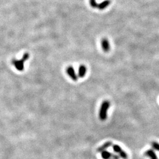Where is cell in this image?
I'll return each mask as SVG.
<instances>
[{
  "instance_id": "cell-3",
  "label": "cell",
  "mask_w": 159,
  "mask_h": 159,
  "mask_svg": "<svg viewBox=\"0 0 159 159\" xmlns=\"http://www.w3.org/2000/svg\"><path fill=\"white\" fill-rule=\"evenodd\" d=\"M113 150L116 153L118 154V156L122 158L123 159H127L128 158V155L126 153V152L123 151V149L120 146H119L117 144H114L113 145Z\"/></svg>"
},
{
  "instance_id": "cell-9",
  "label": "cell",
  "mask_w": 159,
  "mask_h": 159,
  "mask_svg": "<svg viewBox=\"0 0 159 159\" xmlns=\"http://www.w3.org/2000/svg\"><path fill=\"white\" fill-rule=\"evenodd\" d=\"M111 3L110 0H105V1H103L100 4H98V7L100 10H104L106 7H107Z\"/></svg>"
},
{
  "instance_id": "cell-7",
  "label": "cell",
  "mask_w": 159,
  "mask_h": 159,
  "mask_svg": "<svg viewBox=\"0 0 159 159\" xmlns=\"http://www.w3.org/2000/svg\"><path fill=\"white\" fill-rule=\"evenodd\" d=\"M87 73V68L85 65H82L80 66L78 69V76L80 77H84Z\"/></svg>"
},
{
  "instance_id": "cell-8",
  "label": "cell",
  "mask_w": 159,
  "mask_h": 159,
  "mask_svg": "<svg viewBox=\"0 0 159 159\" xmlns=\"http://www.w3.org/2000/svg\"><path fill=\"white\" fill-rule=\"evenodd\" d=\"M112 145V143L111 141H107L106 143H105L104 144H103L101 147H100L98 149H97V152H102L104 150H105L107 148H109L110 146Z\"/></svg>"
},
{
  "instance_id": "cell-5",
  "label": "cell",
  "mask_w": 159,
  "mask_h": 159,
  "mask_svg": "<svg viewBox=\"0 0 159 159\" xmlns=\"http://www.w3.org/2000/svg\"><path fill=\"white\" fill-rule=\"evenodd\" d=\"M101 45H102V48L104 52H109V51L110 49V46L109 41L107 39L104 38L102 39Z\"/></svg>"
},
{
  "instance_id": "cell-6",
  "label": "cell",
  "mask_w": 159,
  "mask_h": 159,
  "mask_svg": "<svg viewBox=\"0 0 159 159\" xmlns=\"http://www.w3.org/2000/svg\"><path fill=\"white\" fill-rule=\"evenodd\" d=\"M144 154H145V156L150 157V159H158L157 154H156L154 151L152 149H149V150H147L145 152Z\"/></svg>"
},
{
  "instance_id": "cell-14",
  "label": "cell",
  "mask_w": 159,
  "mask_h": 159,
  "mask_svg": "<svg viewBox=\"0 0 159 159\" xmlns=\"http://www.w3.org/2000/svg\"><path fill=\"white\" fill-rule=\"evenodd\" d=\"M110 159H113V158H110Z\"/></svg>"
},
{
  "instance_id": "cell-11",
  "label": "cell",
  "mask_w": 159,
  "mask_h": 159,
  "mask_svg": "<svg viewBox=\"0 0 159 159\" xmlns=\"http://www.w3.org/2000/svg\"><path fill=\"white\" fill-rule=\"evenodd\" d=\"M152 145L154 149H155L156 150L159 152V143L156 142V141H153L152 143Z\"/></svg>"
},
{
  "instance_id": "cell-2",
  "label": "cell",
  "mask_w": 159,
  "mask_h": 159,
  "mask_svg": "<svg viewBox=\"0 0 159 159\" xmlns=\"http://www.w3.org/2000/svg\"><path fill=\"white\" fill-rule=\"evenodd\" d=\"M30 57L29 54L28 53H25L23 55L22 59L21 60H13L12 64L14 65L15 67L18 70V71H22L24 68V63Z\"/></svg>"
},
{
  "instance_id": "cell-12",
  "label": "cell",
  "mask_w": 159,
  "mask_h": 159,
  "mask_svg": "<svg viewBox=\"0 0 159 159\" xmlns=\"http://www.w3.org/2000/svg\"><path fill=\"white\" fill-rule=\"evenodd\" d=\"M90 4L91 6L93 8L97 7L98 6V4L96 2V0H90Z\"/></svg>"
},
{
  "instance_id": "cell-13",
  "label": "cell",
  "mask_w": 159,
  "mask_h": 159,
  "mask_svg": "<svg viewBox=\"0 0 159 159\" xmlns=\"http://www.w3.org/2000/svg\"><path fill=\"white\" fill-rule=\"evenodd\" d=\"M111 158L113 159H120V156H119L118 155H117V154H112V156H111Z\"/></svg>"
},
{
  "instance_id": "cell-1",
  "label": "cell",
  "mask_w": 159,
  "mask_h": 159,
  "mask_svg": "<svg viewBox=\"0 0 159 159\" xmlns=\"http://www.w3.org/2000/svg\"><path fill=\"white\" fill-rule=\"evenodd\" d=\"M110 103L107 100L104 101L101 104L99 112V117L101 121H104L107 119V111L110 107Z\"/></svg>"
},
{
  "instance_id": "cell-10",
  "label": "cell",
  "mask_w": 159,
  "mask_h": 159,
  "mask_svg": "<svg viewBox=\"0 0 159 159\" xmlns=\"http://www.w3.org/2000/svg\"><path fill=\"white\" fill-rule=\"evenodd\" d=\"M112 153H111L110 152L104 150L103 152H101V157L103 159H110L111 158L112 156Z\"/></svg>"
},
{
  "instance_id": "cell-4",
  "label": "cell",
  "mask_w": 159,
  "mask_h": 159,
  "mask_svg": "<svg viewBox=\"0 0 159 159\" xmlns=\"http://www.w3.org/2000/svg\"><path fill=\"white\" fill-rule=\"evenodd\" d=\"M66 73H67L69 76L74 81H77L78 77L75 73L74 68L72 66H69L67 69H66Z\"/></svg>"
}]
</instances>
